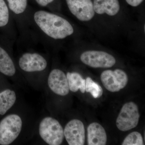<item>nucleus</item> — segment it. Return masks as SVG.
<instances>
[{
	"label": "nucleus",
	"mask_w": 145,
	"mask_h": 145,
	"mask_svg": "<svg viewBox=\"0 0 145 145\" xmlns=\"http://www.w3.org/2000/svg\"><path fill=\"white\" fill-rule=\"evenodd\" d=\"M28 19L32 41L40 42L45 46L50 41L64 40L74 32L69 21L50 10L30 8Z\"/></svg>",
	"instance_id": "1"
},
{
	"label": "nucleus",
	"mask_w": 145,
	"mask_h": 145,
	"mask_svg": "<svg viewBox=\"0 0 145 145\" xmlns=\"http://www.w3.org/2000/svg\"><path fill=\"white\" fill-rule=\"evenodd\" d=\"M6 2L18 31L17 42L20 44L30 43L31 37L28 19L30 7L28 0H6Z\"/></svg>",
	"instance_id": "2"
},
{
	"label": "nucleus",
	"mask_w": 145,
	"mask_h": 145,
	"mask_svg": "<svg viewBox=\"0 0 145 145\" xmlns=\"http://www.w3.org/2000/svg\"><path fill=\"white\" fill-rule=\"evenodd\" d=\"M39 129L41 138L48 144L60 145L63 143L65 137L64 129L57 119L44 117L39 124Z\"/></svg>",
	"instance_id": "3"
},
{
	"label": "nucleus",
	"mask_w": 145,
	"mask_h": 145,
	"mask_svg": "<svg viewBox=\"0 0 145 145\" xmlns=\"http://www.w3.org/2000/svg\"><path fill=\"white\" fill-rule=\"evenodd\" d=\"M23 126L22 118L18 114H10L0 121V145L13 143L20 134Z\"/></svg>",
	"instance_id": "4"
},
{
	"label": "nucleus",
	"mask_w": 145,
	"mask_h": 145,
	"mask_svg": "<svg viewBox=\"0 0 145 145\" xmlns=\"http://www.w3.org/2000/svg\"><path fill=\"white\" fill-rule=\"evenodd\" d=\"M18 67L28 73L42 72L46 70L48 61L44 56L36 52L27 51L21 54L18 59Z\"/></svg>",
	"instance_id": "5"
},
{
	"label": "nucleus",
	"mask_w": 145,
	"mask_h": 145,
	"mask_svg": "<svg viewBox=\"0 0 145 145\" xmlns=\"http://www.w3.org/2000/svg\"><path fill=\"white\" fill-rule=\"evenodd\" d=\"M140 119L139 108L133 102L126 103L122 106L116 120L117 128L127 131L137 126Z\"/></svg>",
	"instance_id": "6"
},
{
	"label": "nucleus",
	"mask_w": 145,
	"mask_h": 145,
	"mask_svg": "<svg viewBox=\"0 0 145 145\" xmlns=\"http://www.w3.org/2000/svg\"><path fill=\"white\" fill-rule=\"evenodd\" d=\"M81 61L90 67L108 68L116 63L114 57L107 52L99 50H88L81 54Z\"/></svg>",
	"instance_id": "7"
},
{
	"label": "nucleus",
	"mask_w": 145,
	"mask_h": 145,
	"mask_svg": "<svg viewBox=\"0 0 145 145\" xmlns=\"http://www.w3.org/2000/svg\"><path fill=\"white\" fill-rule=\"evenodd\" d=\"M102 84L107 90L111 92H118L125 87L128 82L127 73L122 69L105 70L101 73Z\"/></svg>",
	"instance_id": "8"
},
{
	"label": "nucleus",
	"mask_w": 145,
	"mask_h": 145,
	"mask_svg": "<svg viewBox=\"0 0 145 145\" xmlns=\"http://www.w3.org/2000/svg\"><path fill=\"white\" fill-rule=\"evenodd\" d=\"M70 13L80 21L88 22L95 15L91 0H65Z\"/></svg>",
	"instance_id": "9"
},
{
	"label": "nucleus",
	"mask_w": 145,
	"mask_h": 145,
	"mask_svg": "<svg viewBox=\"0 0 145 145\" xmlns=\"http://www.w3.org/2000/svg\"><path fill=\"white\" fill-rule=\"evenodd\" d=\"M64 137L69 145H83L85 143V129L82 121L71 120L64 129Z\"/></svg>",
	"instance_id": "10"
},
{
	"label": "nucleus",
	"mask_w": 145,
	"mask_h": 145,
	"mask_svg": "<svg viewBox=\"0 0 145 145\" xmlns=\"http://www.w3.org/2000/svg\"><path fill=\"white\" fill-rule=\"evenodd\" d=\"M48 84L50 90L55 94L65 96L69 92V87L66 75L59 69H54L50 72Z\"/></svg>",
	"instance_id": "11"
},
{
	"label": "nucleus",
	"mask_w": 145,
	"mask_h": 145,
	"mask_svg": "<svg viewBox=\"0 0 145 145\" xmlns=\"http://www.w3.org/2000/svg\"><path fill=\"white\" fill-rule=\"evenodd\" d=\"M0 28L5 29L8 39L15 43L17 41L18 31L5 0H0Z\"/></svg>",
	"instance_id": "12"
},
{
	"label": "nucleus",
	"mask_w": 145,
	"mask_h": 145,
	"mask_svg": "<svg viewBox=\"0 0 145 145\" xmlns=\"http://www.w3.org/2000/svg\"><path fill=\"white\" fill-rule=\"evenodd\" d=\"M14 44L7 48L0 45V72L8 77H13L17 72L16 63L12 57Z\"/></svg>",
	"instance_id": "13"
},
{
	"label": "nucleus",
	"mask_w": 145,
	"mask_h": 145,
	"mask_svg": "<svg viewBox=\"0 0 145 145\" xmlns=\"http://www.w3.org/2000/svg\"><path fill=\"white\" fill-rule=\"evenodd\" d=\"M107 141L105 130L100 124L93 122L87 128V142L89 145H105Z\"/></svg>",
	"instance_id": "14"
},
{
	"label": "nucleus",
	"mask_w": 145,
	"mask_h": 145,
	"mask_svg": "<svg viewBox=\"0 0 145 145\" xmlns=\"http://www.w3.org/2000/svg\"><path fill=\"white\" fill-rule=\"evenodd\" d=\"M93 3L94 11L99 15L114 16L120 9L118 0H93Z\"/></svg>",
	"instance_id": "15"
},
{
	"label": "nucleus",
	"mask_w": 145,
	"mask_h": 145,
	"mask_svg": "<svg viewBox=\"0 0 145 145\" xmlns=\"http://www.w3.org/2000/svg\"><path fill=\"white\" fill-rule=\"evenodd\" d=\"M17 96L15 91L6 89L0 93V114L4 115L16 103Z\"/></svg>",
	"instance_id": "16"
},
{
	"label": "nucleus",
	"mask_w": 145,
	"mask_h": 145,
	"mask_svg": "<svg viewBox=\"0 0 145 145\" xmlns=\"http://www.w3.org/2000/svg\"><path fill=\"white\" fill-rule=\"evenodd\" d=\"M69 90L76 92L80 89L82 93L86 91V80L77 72H68L66 74Z\"/></svg>",
	"instance_id": "17"
},
{
	"label": "nucleus",
	"mask_w": 145,
	"mask_h": 145,
	"mask_svg": "<svg viewBox=\"0 0 145 145\" xmlns=\"http://www.w3.org/2000/svg\"><path fill=\"white\" fill-rule=\"evenodd\" d=\"M86 91L90 93L94 99L101 98L103 92L101 86L90 77H87L86 80Z\"/></svg>",
	"instance_id": "18"
},
{
	"label": "nucleus",
	"mask_w": 145,
	"mask_h": 145,
	"mask_svg": "<svg viewBox=\"0 0 145 145\" xmlns=\"http://www.w3.org/2000/svg\"><path fill=\"white\" fill-rule=\"evenodd\" d=\"M122 145H144L142 136L140 133L133 131L125 138Z\"/></svg>",
	"instance_id": "19"
},
{
	"label": "nucleus",
	"mask_w": 145,
	"mask_h": 145,
	"mask_svg": "<svg viewBox=\"0 0 145 145\" xmlns=\"http://www.w3.org/2000/svg\"><path fill=\"white\" fill-rule=\"evenodd\" d=\"M35 4L43 8H50L54 0H32Z\"/></svg>",
	"instance_id": "20"
},
{
	"label": "nucleus",
	"mask_w": 145,
	"mask_h": 145,
	"mask_svg": "<svg viewBox=\"0 0 145 145\" xmlns=\"http://www.w3.org/2000/svg\"><path fill=\"white\" fill-rule=\"evenodd\" d=\"M125 1L130 5L135 7L140 5L144 0H125Z\"/></svg>",
	"instance_id": "21"
}]
</instances>
